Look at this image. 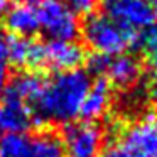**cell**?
<instances>
[{
  "instance_id": "1",
  "label": "cell",
  "mask_w": 157,
  "mask_h": 157,
  "mask_svg": "<svg viewBox=\"0 0 157 157\" xmlns=\"http://www.w3.org/2000/svg\"><path fill=\"white\" fill-rule=\"evenodd\" d=\"M90 85V73L79 68L56 73L44 79L41 93L32 105L36 127L44 128L51 123H71L79 115Z\"/></svg>"
},
{
  "instance_id": "2",
  "label": "cell",
  "mask_w": 157,
  "mask_h": 157,
  "mask_svg": "<svg viewBox=\"0 0 157 157\" xmlns=\"http://www.w3.org/2000/svg\"><path fill=\"white\" fill-rule=\"evenodd\" d=\"M85 44L98 54H122L142 42V36L117 24L103 12L90 14L79 27Z\"/></svg>"
},
{
  "instance_id": "3",
  "label": "cell",
  "mask_w": 157,
  "mask_h": 157,
  "mask_svg": "<svg viewBox=\"0 0 157 157\" xmlns=\"http://www.w3.org/2000/svg\"><path fill=\"white\" fill-rule=\"evenodd\" d=\"M0 157H68L63 139L49 127L0 137Z\"/></svg>"
},
{
  "instance_id": "4",
  "label": "cell",
  "mask_w": 157,
  "mask_h": 157,
  "mask_svg": "<svg viewBox=\"0 0 157 157\" xmlns=\"http://www.w3.org/2000/svg\"><path fill=\"white\" fill-rule=\"evenodd\" d=\"M86 63H88V71L91 75L106 79L112 86L122 91L137 86L142 79V61L128 52H122V54L95 52L93 56H90Z\"/></svg>"
},
{
  "instance_id": "5",
  "label": "cell",
  "mask_w": 157,
  "mask_h": 157,
  "mask_svg": "<svg viewBox=\"0 0 157 157\" xmlns=\"http://www.w3.org/2000/svg\"><path fill=\"white\" fill-rule=\"evenodd\" d=\"M37 4L39 31L49 41H75L79 34V22L75 12L63 0H41Z\"/></svg>"
},
{
  "instance_id": "6",
  "label": "cell",
  "mask_w": 157,
  "mask_h": 157,
  "mask_svg": "<svg viewBox=\"0 0 157 157\" xmlns=\"http://www.w3.org/2000/svg\"><path fill=\"white\" fill-rule=\"evenodd\" d=\"M101 9L106 17L140 36L157 24L155 12L147 0H103Z\"/></svg>"
},
{
  "instance_id": "7",
  "label": "cell",
  "mask_w": 157,
  "mask_h": 157,
  "mask_svg": "<svg viewBox=\"0 0 157 157\" xmlns=\"http://www.w3.org/2000/svg\"><path fill=\"white\" fill-rule=\"evenodd\" d=\"M61 139L68 157H98L105 145V132L95 122L66 123Z\"/></svg>"
},
{
  "instance_id": "8",
  "label": "cell",
  "mask_w": 157,
  "mask_h": 157,
  "mask_svg": "<svg viewBox=\"0 0 157 157\" xmlns=\"http://www.w3.org/2000/svg\"><path fill=\"white\" fill-rule=\"evenodd\" d=\"M113 139L123 142L139 157H154L157 155V120L152 115L139 117L135 122L118 127Z\"/></svg>"
},
{
  "instance_id": "9",
  "label": "cell",
  "mask_w": 157,
  "mask_h": 157,
  "mask_svg": "<svg viewBox=\"0 0 157 157\" xmlns=\"http://www.w3.org/2000/svg\"><path fill=\"white\" fill-rule=\"evenodd\" d=\"M36 127L32 106L29 103L0 93V137L24 133Z\"/></svg>"
},
{
  "instance_id": "10",
  "label": "cell",
  "mask_w": 157,
  "mask_h": 157,
  "mask_svg": "<svg viewBox=\"0 0 157 157\" xmlns=\"http://www.w3.org/2000/svg\"><path fill=\"white\" fill-rule=\"evenodd\" d=\"M86 52L76 41H48L44 42V69L69 71L85 63Z\"/></svg>"
},
{
  "instance_id": "11",
  "label": "cell",
  "mask_w": 157,
  "mask_h": 157,
  "mask_svg": "<svg viewBox=\"0 0 157 157\" xmlns=\"http://www.w3.org/2000/svg\"><path fill=\"white\" fill-rule=\"evenodd\" d=\"M112 101H113L112 85L103 78H96V81H93L90 85V90L81 103L78 117L83 122H96L108 113Z\"/></svg>"
},
{
  "instance_id": "12",
  "label": "cell",
  "mask_w": 157,
  "mask_h": 157,
  "mask_svg": "<svg viewBox=\"0 0 157 157\" xmlns=\"http://www.w3.org/2000/svg\"><path fill=\"white\" fill-rule=\"evenodd\" d=\"M4 24L9 34L21 36V37H32L39 32V21L36 7L27 4H17L12 9H7L4 15Z\"/></svg>"
},
{
  "instance_id": "13",
  "label": "cell",
  "mask_w": 157,
  "mask_h": 157,
  "mask_svg": "<svg viewBox=\"0 0 157 157\" xmlns=\"http://www.w3.org/2000/svg\"><path fill=\"white\" fill-rule=\"evenodd\" d=\"M144 56H145V63L150 73H152V78L157 79V29L150 31L144 37Z\"/></svg>"
},
{
  "instance_id": "14",
  "label": "cell",
  "mask_w": 157,
  "mask_h": 157,
  "mask_svg": "<svg viewBox=\"0 0 157 157\" xmlns=\"http://www.w3.org/2000/svg\"><path fill=\"white\" fill-rule=\"evenodd\" d=\"M98 157H139V155L132 149H128L123 142H120L118 139H108L106 145H103Z\"/></svg>"
},
{
  "instance_id": "15",
  "label": "cell",
  "mask_w": 157,
  "mask_h": 157,
  "mask_svg": "<svg viewBox=\"0 0 157 157\" xmlns=\"http://www.w3.org/2000/svg\"><path fill=\"white\" fill-rule=\"evenodd\" d=\"M10 63L7 52V36L0 34V93L4 91L5 85L10 79Z\"/></svg>"
},
{
  "instance_id": "16",
  "label": "cell",
  "mask_w": 157,
  "mask_h": 157,
  "mask_svg": "<svg viewBox=\"0 0 157 157\" xmlns=\"http://www.w3.org/2000/svg\"><path fill=\"white\" fill-rule=\"evenodd\" d=\"M63 2L71 9L76 15L81 14V15H85V17L90 14H93V10H95L100 4V0H63Z\"/></svg>"
},
{
  "instance_id": "17",
  "label": "cell",
  "mask_w": 157,
  "mask_h": 157,
  "mask_svg": "<svg viewBox=\"0 0 157 157\" xmlns=\"http://www.w3.org/2000/svg\"><path fill=\"white\" fill-rule=\"evenodd\" d=\"M9 5H7V0H0V19H4L5 12H7Z\"/></svg>"
},
{
  "instance_id": "18",
  "label": "cell",
  "mask_w": 157,
  "mask_h": 157,
  "mask_svg": "<svg viewBox=\"0 0 157 157\" xmlns=\"http://www.w3.org/2000/svg\"><path fill=\"white\" fill-rule=\"evenodd\" d=\"M14 2H17V4H27V5H32V4H37V2H41V0H14Z\"/></svg>"
},
{
  "instance_id": "19",
  "label": "cell",
  "mask_w": 157,
  "mask_h": 157,
  "mask_svg": "<svg viewBox=\"0 0 157 157\" xmlns=\"http://www.w3.org/2000/svg\"><path fill=\"white\" fill-rule=\"evenodd\" d=\"M150 5H152V9H154V12H155V21H157V0H147Z\"/></svg>"
},
{
  "instance_id": "20",
  "label": "cell",
  "mask_w": 157,
  "mask_h": 157,
  "mask_svg": "<svg viewBox=\"0 0 157 157\" xmlns=\"http://www.w3.org/2000/svg\"><path fill=\"white\" fill-rule=\"evenodd\" d=\"M154 157H157V155H154Z\"/></svg>"
}]
</instances>
